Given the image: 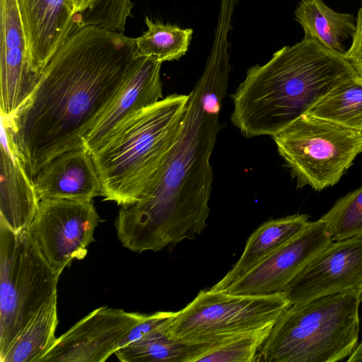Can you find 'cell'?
<instances>
[{
	"label": "cell",
	"instance_id": "1",
	"mask_svg": "<svg viewBox=\"0 0 362 362\" xmlns=\"http://www.w3.org/2000/svg\"><path fill=\"white\" fill-rule=\"evenodd\" d=\"M135 38L95 25L76 28L9 119L30 175L82 147L86 134L134 68ZM3 117V116H2Z\"/></svg>",
	"mask_w": 362,
	"mask_h": 362
},
{
	"label": "cell",
	"instance_id": "2",
	"mask_svg": "<svg viewBox=\"0 0 362 362\" xmlns=\"http://www.w3.org/2000/svg\"><path fill=\"white\" fill-rule=\"evenodd\" d=\"M228 47L212 45L188 100L177 139L140 199L121 206L115 221L122 245L132 252H157L194 239L206 227L213 182L211 156L221 128L227 93Z\"/></svg>",
	"mask_w": 362,
	"mask_h": 362
},
{
	"label": "cell",
	"instance_id": "3",
	"mask_svg": "<svg viewBox=\"0 0 362 362\" xmlns=\"http://www.w3.org/2000/svg\"><path fill=\"white\" fill-rule=\"evenodd\" d=\"M357 76L344 54L304 35L274 52L264 64L247 70L231 95V122L245 137H272Z\"/></svg>",
	"mask_w": 362,
	"mask_h": 362
},
{
	"label": "cell",
	"instance_id": "4",
	"mask_svg": "<svg viewBox=\"0 0 362 362\" xmlns=\"http://www.w3.org/2000/svg\"><path fill=\"white\" fill-rule=\"evenodd\" d=\"M188 95L172 94L119 124L92 158L105 200L137 202L177 139Z\"/></svg>",
	"mask_w": 362,
	"mask_h": 362
},
{
	"label": "cell",
	"instance_id": "5",
	"mask_svg": "<svg viewBox=\"0 0 362 362\" xmlns=\"http://www.w3.org/2000/svg\"><path fill=\"white\" fill-rule=\"evenodd\" d=\"M362 291L292 304L273 325L256 362H337L358 344Z\"/></svg>",
	"mask_w": 362,
	"mask_h": 362
},
{
	"label": "cell",
	"instance_id": "6",
	"mask_svg": "<svg viewBox=\"0 0 362 362\" xmlns=\"http://www.w3.org/2000/svg\"><path fill=\"white\" fill-rule=\"evenodd\" d=\"M57 274L29 228L0 222V360L39 310L57 295Z\"/></svg>",
	"mask_w": 362,
	"mask_h": 362
},
{
	"label": "cell",
	"instance_id": "7",
	"mask_svg": "<svg viewBox=\"0 0 362 362\" xmlns=\"http://www.w3.org/2000/svg\"><path fill=\"white\" fill-rule=\"evenodd\" d=\"M285 293L245 296L204 289L165 326L172 339L214 344L274 325L291 305Z\"/></svg>",
	"mask_w": 362,
	"mask_h": 362
},
{
	"label": "cell",
	"instance_id": "8",
	"mask_svg": "<svg viewBox=\"0 0 362 362\" xmlns=\"http://www.w3.org/2000/svg\"><path fill=\"white\" fill-rule=\"evenodd\" d=\"M298 187L337 184L362 153V132L305 114L272 136Z\"/></svg>",
	"mask_w": 362,
	"mask_h": 362
},
{
	"label": "cell",
	"instance_id": "9",
	"mask_svg": "<svg viewBox=\"0 0 362 362\" xmlns=\"http://www.w3.org/2000/svg\"><path fill=\"white\" fill-rule=\"evenodd\" d=\"M101 221L92 201L42 199L29 231L47 263L61 275L74 259L86 256Z\"/></svg>",
	"mask_w": 362,
	"mask_h": 362
},
{
	"label": "cell",
	"instance_id": "10",
	"mask_svg": "<svg viewBox=\"0 0 362 362\" xmlns=\"http://www.w3.org/2000/svg\"><path fill=\"white\" fill-rule=\"evenodd\" d=\"M146 314L102 306L57 338L40 362H103Z\"/></svg>",
	"mask_w": 362,
	"mask_h": 362
},
{
	"label": "cell",
	"instance_id": "11",
	"mask_svg": "<svg viewBox=\"0 0 362 362\" xmlns=\"http://www.w3.org/2000/svg\"><path fill=\"white\" fill-rule=\"evenodd\" d=\"M352 291H362V235L333 241L288 283L291 303Z\"/></svg>",
	"mask_w": 362,
	"mask_h": 362
},
{
	"label": "cell",
	"instance_id": "12",
	"mask_svg": "<svg viewBox=\"0 0 362 362\" xmlns=\"http://www.w3.org/2000/svg\"><path fill=\"white\" fill-rule=\"evenodd\" d=\"M333 241L319 219L310 221L296 237L271 254L223 291L235 295L283 293L288 283Z\"/></svg>",
	"mask_w": 362,
	"mask_h": 362
},
{
	"label": "cell",
	"instance_id": "13",
	"mask_svg": "<svg viewBox=\"0 0 362 362\" xmlns=\"http://www.w3.org/2000/svg\"><path fill=\"white\" fill-rule=\"evenodd\" d=\"M0 110L11 118L36 87L41 74L33 66L16 0H0Z\"/></svg>",
	"mask_w": 362,
	"mask_h": 362
},
{
	"label": "cell",
	"instance_id": "14",
	"mask_svg": "<svg viewBox=\"0 0 362 362\" xmlns=\"http://www.w3.org/2000/svg\"><path fill=\"white\" fill-rule=\"evenodd\" d=\"M161 64L151 58L139 57L118 93L86 134L82 148L93 153L119 124L163 98Z\"/></svg>",
	"mask_w": 362,
	"mask_h": 362
},
{
	"label": "cell",
	"instance_id": "15",
	"mask_svg": "<svg viewBox=\"0 0 362 362\" xmlns=\"http://www.w3.org/2000/svg\"><path fill=\"white\" fill-rule=\"evenodd\" d=\"M39 203L33 180L10 123L1 116L0 222L16 232L28 229Z\"/></svg>",
	"mask_w": 362,
	"mask_h": 362
},
{
	"label": "cell",
	"instance_id": "16",
	"mask_svg": "<svg viewBox=\"0 0 362 362\" xmlns=\"http://www.w3.org/2000/svg\"><path fill=\"white\" fill-rule=\"evenodd\" d=\"M33 68L42 74L76 28L72 0H16Z\"/></svg>",
	"mask_w": 362,
	"mask_h": 362
},
{
	"label": "cell",
	"instance_id": "17",
	"mask_svg": "<svg viewBox=\"0 0 362 362\" xmlns=\"http://www.w3.org/2000/svg\"><path fill=\"white\" fill-rule=\"evenodd\" d=\"M33 180L40 201H92L100 195V182L92 155L82 147L54 158Z\"/></svg>",
	"mask_w": 362,
	"mask_h": 362
},
{
	"label": "cell",
	"instance_id": "18",
	"mask_svg": "<svg viewBox=\"0 0 362 362\" xmlns=\"http://www.w3.org/2000/svg\"><path fill=\"white\" fill-rule=\"evenodd\" d=\"M307 214H294L262 223L249 237L231 269L210 288L223 291L263 259L300 234L310 223Z\"/></svg>",
	"mask_w": 362,
	"mask_h": 362
},
{
	"label": "cell",
	"instance_id": "19",
	"mask_svg": "<svg viewBox=\"0 0 362 362\" xmlns=\"http://www.w3.org/2000/svg\"><path fill=\"white\" fill-rule=\"evenodd\" d=\"M294 13L305 36L314 37L326 47L342 54L345 52L344 41L353 37L356 32L353 14L335 11L323 0H301Z\"/></svg>",
	"mask_w": 362,
	"mask_h": 362
},
{
	"label": "cell",
	"instance_id": "20",
	"mask_svg": "<svg viewBox=\"0 0 362 362\" xmlns=\"http://www.w3.org/2000/svg\"><path fill=\"white\" fill-rule=\"evenodd\" d=\"M58 325L57 295L35 315L1 362H40L54 344Z\"/></svg>",
	"mask_w": 362,
	"mask_h": 362
},
{
	"label": "cell",
	"instance_id": "21",
	"mask_svg": "<svg viewBox=\"0 0 362 362\" xmlns=\"http://www.w3.org/2000/svg\"><path fill=\"white\" fill-rule=\"evenodd\" d=\"M165 324L118 349L115 353L117 359L122 362H192L205 344L175 340L167 334Z\"/></svg>",
	"mask_w": 362,
	"mask_h": 362
},
{
	"label": "cell",
	"instance_id": "22",
	"mask_svg": "<svg viewBox=\"0 0 362 362\" xmlns=\"http://www.w3.org/2000/svg\"><path fill=\"white\" fill-rule=\"evenodd\" d=\"M307 114L362 132V78L357 76L340 83Z\"/></svg>",
	"mask_w": 362,
	"mask_h": 362
},
{
	"label": "cell",
	"instance_id": "23",
	"mask_svg": "<svg viewBox=\"0 0 362 362\" xmlns=\"http://www.w3.org/2000/svg\"><path fill=\"white\" fill-rule=\"evenodd\" d=\"M145 23L147 30L135 38L136 57L151 58L163 63L178 60L188 51L192 29L154 22L147 16Z\"/></svg>",
	"mask_w": 362,
	"mask_h": 362
},
{
	"label": "cell",
	"instance_id": "24",
	"mask_svg": "<svg viewBox=\"0 0 362 362\" xmlns=\"http://www.w3.org/2000/svg\"><path fill=\"white\" fill-rule=\"evenodd\" d=\"M273 325L208 344L192 362H256Z\"/></svg>",
	"mask_w": 362,
	"mask_h": 362
},
{
	"label": "cell",
	"instance_id": "25",
	"mask_svg": "<svg viewBox=\"0 0 362 362\" xmlns=\"http://www.w3.org/2000/svg\"><path fill=\"white\" fill-rule=\"evenodd\" d=\"M320 220L332 241L362 235V186L339 199Z\"/></svg>",
	"mask_w": 362,
	"mask_h": 362
},
{
	"label": "cell",
	"instance_id": "26",
	"mask_svg": "<svg viewBox=\"0 0 362 362\" xmlns=\"http://www.w3.org/2000/svg\"><path fill=\"white\" fill-rule=\"evenodd\" d=\"M133 5L131 0H97L90 9L77 15L76 28L95 25L124 33Z\"/></svg>",
	"mask_w": 362,
	"mask_h": 362
},
{
	"label": "cell",
	"instance_id": "27",
	"mask_svg": "<svg viewBox=\"0 0 362 362\" xmlns=\"http://www.w3.org/2000/svg\"><path fill=\"white\" fill-rule=\"evenodd\" d=\"M175 313L176 312L159 311L151 315H146L143 320L136 324L129 331L122 341L119 348L134 342L160 327L171 320Z\"/></svg>",
	"mask_w": 362,
	"mask_h": 362
},
{
	"label": "cell",
	"instance_id": "28",
	"mask_svg": "<svg viewBox=\"0 0 362 362\" xmlns=\"http://www.w3.org/2000/svg\"><path fill=\"white\" fill-rule=\"evenodd\" d=\"M356 23V28L352 37V43L344 55L357 75L362 78V5L358 12Z\"/></svg>",
	"mask_w": 362,
	"mask_h": 362
},
{
	"label": "cell",
	"instance_id": "29",
	"mask_svg": "<svg viewBox=\"0 0 362 362\" xmlns=\"http://www.w3.org/2000/svg\"><path fill=\"white\" fill-rule=\"evenodd\" d=\"M97 0H72L75 13L81 14L90 9Z\"/></svg>",
	"mask_w": 362,
	"mask_h": 362
},
{
	"label": "cell",
	"instance_id": "30",
	"mask_svg": "<svg viewBox=\"0 0 362 362\" xmlns=\"http://www.w3.org/2000/svg\"><path fill=\"white\" fill-rule=\"evenodd\" d=\"M346 361L347 362H362V341L358 342L353 352Z\"/></svg>",
	"mask_w": 362,
	"mask_h": 362
}]
</instances>
